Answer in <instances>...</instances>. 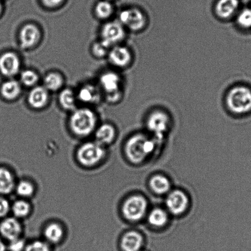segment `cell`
<instances>
[{
    "label": "cell",
    "mask_w": 251,
    "mask_h": 251,
    "mask_svg": "<svg viewBox=\"0 0 251 251\" xmlns=\"http://www.w3.org/2000/svg\"><path fill=\"white\" fill-rule=\"evenodd\" d=\"M225 105L235 115H245L251 111V90L245 85H235L226 93Z\"/></svg>",
    "instance_id": "cell-1"
},
{
    "label": "cell",
    "mask_w": 251,
    "mask_h": 251,
    "mask_svg": "<svg viewBox=\"0 0 251 251\" xmlns=\"http://www.w3.org/2000/svg\"><path fill=\"white\" fill-rule=\"evenodd\" d=\"M155 143L145 135L137 134L130 138L126 145V154L134 163L144 161L153 152Z\"/></svg>",
    "instance_id": "cell-2"
},
{
    "label": "cell",
    "mask_w": 251,
    "mask_h": 251,
    "mask_svg": "<svg viewBox=\"0 0 251 251\" xmlns=\"http://www.w3.org/2000/svg\"><path fill=\"white\" fill-rule=\"evenodd\" d=\"M148 21L146 14L136 7L122 10L119 15V22L125 29L135 33L144 30L148 25Z\"/></svg>",
    "instance_id": "cell-3"
},
{
    "label": "cell",
    "mask_w": 251,
    "mask_h": 251,
    "mask_svg": "<svg viewBox=\"0 0 251 251\" xmlns=\"http://www.w3.org/2000/svg\"><path fill=\"white\" fill-rule=\"evenodd\" d=\"M96 117L92 110L81 109L75 110L71 115L70 126L75 134L85 136L94 129Z\"/></svg>",
    "instance_id": "cell-4"
},
{
    "label": "cell",
    "mask_w": 251,
    "mask_h": 251,
    "mask_svg": "<svg viewBox=\"0 0 251 251\" xmlns=\"http://www.w3.org/2000/svg\"><path fill=\"white\" fill-rule=\"evenodd\" d=\"M170 123L169 115L161 109L152 110L146 120L147 129L157 139L164 137V135L169 129Z\"/></svg>",
    "instance_id": "cell-5"
},
{
    "label": "cell",
    "mask_w": 251,
    "mask_h": 251,
    "mask_svg": "<svg viewBox=\"0 0 251 251\" xmlns=\"http://www.w3.org/2000/svg\"><path fill=\"white\" fill-rule=\"evenodd\" d=\"M147 210V201L141 196H134L128 199L123 205L125 218L130 221H139L144 217Z\"/></svg>",
    "instance_id": "cell-6"
},
{
    "label": "cell",
    "mask_w": 251,
    "mask_h": 251,
    "mask_svg": "<svg viewBox=\"0 0 251 251\" xmlns=\"http://www.w3.org/2000/svg\"><path fill=\"white\" fill-rule=\"evenodd\" d=\"M100 85L111 102L118 101L122 98V79L117 73L107 72L101 76Z\"/></svg>",
    "instance_id": "cell-7"
},
{
    "label": "cell",
    "mask_w": 251,
    "mask_h": 251,
    "mask_svg": "<svg viewBox=\"0 0 251 251\" xmlns=\"http://www.w3.org/2000/svg\"><path fill=\"white\" fill-rule=\"evenodd\" d=\"M105 152L102 145L98 143L88 142L79 150L78 157L81 163L91 166L98 163L104 156Z\"/></svg>",
    "instance_id": "cell-8"
},
{
    "label": "cell",
    "mask_w": 251,
    "mask_h": 251,
    "mask_svg": "<svg viewBox=\"0 0 251 251\" xmlns=\"http://www.w3.org/2000/svg\"><path fill=\"white\" fill-rule=\"evenodd\" d=\"M125 28L119 21L106 24L102 30V41L108 47L118 45L124 40Z\"/></svg>",
    "instance_id": "cell-9"
},
{
    "label": "cell",
    "mask_w": 251,
    "mask_h": 251,
    "mask_svg": "<svg viewBox=\"0 0 251 251\" xmlns=\"http://www.w3.org/2000/svg\"><path fill=\"white\" fill-rule=\"evenodd\" d=\"M108 56L112 65L119 68H127L131 65L134 60V56L130 49L119 44L113 47L108 52Z\"/></svg>",
    "instance_id": "cell-10"
},
{
    "label": "cell",
    "mask_w": 251,
    "mask_h": 251,
    "mask_svg": "<svg viewBox=\"0 0 251 251\" xmlns=\"http://www.w3.org/2000/svg\"><path fill=\"white\" fill-rule=\"evenodd\" d=\"M166 205L171 213L174 215H181L188 208V197L183 191H172L167 197Z\"/></svg>",
    "instance_id": "cell-11"
},
{
    "label": "cell",
    "mask_w": 251,
    "mask_h": 251,
    "mask_svg": "<svg viewBox=\"0 0 251 251\" xmlns=\"http://www.w3.org/2000/svg\"><path fill=\"white\" fill-rule=\"evenodd\" d=\"M21 61L13 52H6L0 56V72L6 77H12L19 73Z\"/></svg>",
    "instance_id": "cell-12"
},
{
    "label": "cell",
    "mask_w": 251,
    "mask_h": 251,
    "mask_svg": "<svg viewBox=\"0 0 251 251\" xmlns=\"http://www.w3.org/2000/svg\"><path fill=\"white\" fill-rule=\"evenodd\" d=\"M238 0H218L215 6L216 16L221 21H229L237 13Z\"/></svg>",
    "instance_id": "cell-13"
},
{
    "label": "cell",
    "mask_w": 251,
    "mask_h": 251,
    "mask_svg": "<svg viewBox=\"0 0 251 251\" xmlns=\"http://www.w3.org/2000/svg\"><path fill=\"white\" fill-rule=\"evenodd\" d=\"M40 38V31L33 24H27L20 32V43L22 48L29 49L38 43Z\"/></svg>",
    "instance_id": "cell-14"
},
{
    "label": "cell",
    "mask_w": 251,
    "mask_h": 251,
    "mask_svg": "<svg viewBox=\"0 0 251 251\" xmlns=\"http://www.w3.org/2000/svg\"><path fill=\"white\" fill-rule=\"evenodd\" d=\"M0 232L7 240H14L21 234V226L16 219L7 218L1 224Z\"/></svg>",
    "instance_id": "cell-15"
},
{
    "label": "cell",
    "mask_w": 251,
    "mask_h": 251,
    "mask_svg": "<svg viewBox=\"0 0 251 251\" xmlns=\"http://www.w3.org/2000/svg\"><path fill=\"white\" fill-rule=\"evenodd\" d=\"M143 243V238L140 233L131 231L123 237L121 247L124 251H140Z\"/></svg>",
    "instance_id": "cell-16"
},
{
    "label": "cell",
    "mask_w": 251,
    "mask_h": 251,
    "mask_svg": "<svg viewBox=\"0 0 251 251\" xmlns=\"http://www.w3.org/2000/svg\"><path fill=\"white\" fill-rule=\"evenodd\" d=\"M48 90L44 87H36L29 93L28 100L31 107L41 109L48 101Z\"/></svg>",
    "instance_id": "cell-17"
},
{
    "label": "cell",
    "mask_w": 251,
    "mask_h": 251,
    "mask_svg": "<svg viewBox=\"0 0 251 251\" xmlns=\"http://www.w3.org/2000/svg\"><path fill=\"white\" fill-rule=\"evenodd\" d=\"M0 91H1V95L5 99L14 100L21 92V85L16 80H7L2 83Z\"/></svg>",
    "instance_id": "cell-18"
},
{
    "label": "cell",
    "mask_w": 251,
    "mask_h": 251,
    "mask_svg": "<svg viewBox=\"0 0 251 251\" xmlns=\"http://www.w3.org/2000/svg\"><path fill=\"white\" fill-rule=\"evenodd\" d=\"M97 143L100 145L110 144L115 136L114 128L112 125L104 124L98 128L95 134Z\"/></svg>",
    "instance_id": "cell-19"
},
{
    "label": "cell",
    "mask_w": 251,
    "mask_h": 251,
    "mask_svg": "<svg viewBox=\"0 0 251 251\" xmlns=\"http://www.w3.org/2000/svg\"><path fill=\"white\" fill-rule=\"evenodd\" d=\"M152 190L159 194L168 193L171 188L170 182L167 177L163 176H156L152 177L150 181Z\"/></svg>",
    "instance_id": "cell-20"
},
{
    "label": "cell",
    "mask_w": 251,
    "mask_h": 251,
    "mask_svg": "<svg viewBox=\"0 0 251 251\" xmlns=\"http://www.w3.org/2000/svg\"><path fill=\"white\" fill-rule=\"evenodd\" d=\"M14 187V180L11 172L3 168L0 169V194H9Z\"/></svg>",
    "instance_id": "cell-21"
},
{
    "label": "cell",
    "mask_w": 251,
    "mask_h": 251,
    "mask_svg": "<svg viewBox=\"0 0 251 251\" xmlns=\"http://www.w3.org/2000/svg\"><path fill=\"white\" fill-rule=\"evenodd\" d=\"M149 222L155 227H163L168 222V216L166 211L161 208H155L149 213Z\"/></svg>",
    "instance_id": "cell-22"
},
{
    "label": "cell",
    "mask_w": 251,
    "mask_h": 251,
    "mask_svg": "<svg viewBox=\"0 0 251 251\" xmlns=\"http://www.w3.org/2000/svg\"><path fill=\"white\" fill-rule=\"evenodd\" d=\"M78 98L84 102L93 103L98 100V93L97 89L92 85H85L79 90Z\"/></svg>",
    "instance_id": "cell-23"
},
{
    "label": "cell",
    "mask_w": 251,
    "mask_h": 251,
    "mask_svg": "<svg viewBox=\"0 0 251 251\" xmlns=\"http://www.w3.org/2000/svg\"><path fill=\"white\" fill-rule=\"evenodd\" d=\"M44 87L48 90L56 91L63 85V80L60 75L56 73H51L46 76L44 80Z\"/></svg>",
    "instance_id": "cell-24"
},
{
    "label": "cell",
    "mask_w": 251,
    "mask_h": 251,
    "mask_svg": "<svg viewBox=\"0 0 251 251\" xmlns=\"http://www.w3.org/2000/svg\"><path fill=\"white\" fill-rule=\"evenodd\" d=\"M44 235L49 242L57 243L63 237V230L57 224H51L46 228Z\"/></svg>",
    "instance_id": "cell-25"
},
{
    "label": "cell",
    "mask_w": 251,
    "mask_h": 251,
    "mask_svg": "<svg viewBox=\"0 0 251 251\" xmlns=\"http://www.w3.org/2000/svg\"><path fill=\"white\" fill-rule=\"evenodd\" d=\"M59 102L64 109L73 110L76 107L75 93L70 89H65L59 95Z\"/></svg>",
    "instance_id": "cell-26"
},
{
    "label": "cell",
    "mask_w": 251,
    "mask_h": 251,
    "mask_svg": "<svg viewBox=\"0 0 251 251\" xmlns=\"http://www.w3.org/2000/svg\"><path fill=\"white\" fill-rule=\"evenodd\" d=\"M236 24L242 29L251 28V9L246 8L240 11L235 19Z\"/></svg>",
    "instance_id": "cell-27"
},
{
    "label": "cell",
    "mask_w": 251,
    "mask_h": 251,
    "mask_svg": "<svg viewBox=\"0 0 251 251\" xmlns=\"http://www.w3.org/2000/svg\"><path fill=\"white\" fill-rule=\"evenodd\" d=\"M95 12L97 16L101 19H107L112 16L113 12V6L108 1H101L98 2L95 7Z\"/></svg>",
    "instance_id": "cell-28"
},
{
    "label": "cell",
    "mask_w": 251,
    "mask_h": 251,
    "mask_svg": "<svg viewBox=\"0 0 251 251\" xmlns=\"http://www.w3.org/2000/svg\"><path fill=\"white\" fill-rule=\"evenodd\" d=\"M30 210L29 204L26 201H16L12 206V212L18 218L26 217L28 215Z\"/></svg>",
    "instance_id": "cell-29"
},
{
    "label": "cell",
    "mask_w": 251,
    "mask_h": 251,
    "mask_svg": "<svg viewBox=\"0 0 251 251\" xmlns=\"http://www.w3.org/2000/svg\"><path fill=\"white\" fill-rule=\"evenodd\" d=\"M21 80L24 85L27 87H31L36 84L38 81V75L31 70L24 71L21 75Z\"/></svg>",
    "instance_id": "cell-30"
},
{
    "label": "cell",
    "mask_w": 251,
    "mask_h": 251,
    "mask_svg": "<svg viewBox=\"0 0 251 251\" xmlns=\"http://www.w3.org/2000/svg\"><path fill=\"white\" fill-rule=\"evenodd\" d=\"M16 191L19 196L22 197H29L33 194L34 188L33 185L28 181H23L20 182L17 186Z\"/></svg>",
    "instance_id": "cell-31"
},
{
    "label": "cell",
    "mask_w": 251,
    "mask_h": 251,
    "mask_svg": "<svg viewBox=\"0 0 251 251\" xmlns=\"http://www.w3.org/2000/svg\"><path fill=\"white\" fill-rule=\"evenodd\" d=\"M109 47L103 43L102 41L95 43L93 46V53L95 56L98 57H102V56H105L108 53V49Z\"/></svg>",
    "instance_id": "cell-32"
},
{
    "label": "cell",
    "mask_w": 251,
    "mask_h": 251,
    "mask_svg": "<svg viewBox=\"0 0 251 251\" xmlns=\"http://www.w3.org/2000/svg\"><path fill=\"white\" fill-rule=\"evenodd\" d=\"M26 251H50V250L46 243L36 241L27 246Z\"/></svg>",
    "instance_id": "cell-33"
},
{
    "label": "cell",
    "mask_w": 251,
    "mask_h": 251,
    "mask_svg": "<svg viewBox=\"0 0 251 251\" xmlns=\"http://www.w3.org/2000/svg\"><path fill=\"white\" fill-rule=\"evenodd\" d=\"M25 248V243L23 240L17 239L11 241L9 250L11 251H22Z\"/></svg>",
    "instance_id": "cell-34"
},
{
    "label": "cell",
    "mask_w": 251,
    "mask_h": 251,
    "mask_svg": "<svg viewBox=\"0 0 251 251\" xmlns=\"http://www.w3.org/2000/svg\"><path fill=\"white\" fill-rule=\"evenodd\" d=\"M9 210L8 201L3 198H0V218L7 215Z\"/></svg>",
    "instance_id": "cell-35"
},
{
    "label": "cell",
    "mask_w": 251,
    "mask_h": 251,
    "mask_svg": "<svg viewBox=\"0 0 251 251\" xmlns=\"http://www.w3.org/2000/svg\"><path fill=\"white\" fill-rule=\"evenodd\" d=\"M42 1L47 6L55 7L60 4L63 0H42Z\"/></svg>",
    "instance_id": "cell-36"
},
{
    "label": "cell",
    "mask_w": 251,
    "mask_h": 251,
    "mask_svg": "<svg viewBox=\"0 0 251 251\" xmlns=\"http://www.w3.org/2000/svg\"><path fill=\"white\" fill-rule=\"evenodd\" d=\"M0 251H6V248L1 240H0Z\"/></svg>",
    "instance_id": "cell-37"
},
{
    "label": "cell",
    "mask_w": 251,
    "mask_h": 251,
    "mask_svg": "<svg viewBox=\"0 0 251 251\" xmlns=\"http://www.w3.org/2000/svg\"><path fill=\"white\" fill-rule=\"evenodd\" d=\"M2 11V4L1 3V2H0V13H1Z\"/></svg>",
    "instance_id": "cell-38"
}]
</instances>
